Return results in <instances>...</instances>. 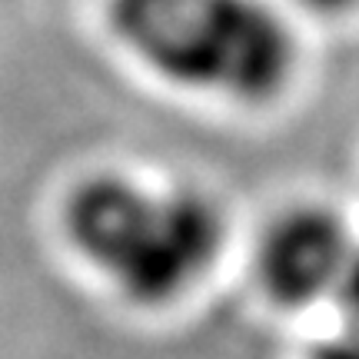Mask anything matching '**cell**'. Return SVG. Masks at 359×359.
<instances>
[{"label": "cell", "mask_w": 359, "mask_h": 359, "mask_svg": "<svg viewBox=\"0 0 359 359\" xmlns=\"http://www.w3.org/2000/svg\"><path fill=\"white\" fill-rule=\"evenodd\" d=\"M336 296L343 299L346 313L353 316V326H359V250L349 259V269H346V276H343V283H339V293Z\"/></svg>", "instance_id": "obj_5"}, {"label": "cell", "mask_w": 359, "mask_h": 359, "mask_svg": "<svg viewBox=\"0 0 359 359\" xmlns=\"http://www.w3.org/2000/svg\"><path fill=\"white\" fill-rule=\"evenodd\" d=\"M299 7H306L309 13H323V17H339V13L353 11L359 0H296Z\"/></svg>", "instance_id": "obj_6"}, {"label": "cell", "mask_w": 359, "mask_h": 359, "mask_svg": "<svg viewBox=\"0 0 359 359\" xmlns=\"http://www.w3.org/2000/svg\"><path fill=\"white\" fill-rule=\"evenodd\" d=\"M116 34L180 87L266 100L290 80L293 37L263 0H110Z\"/></svg>", "instance_id": "obj_2"}, {"label": "cell", "mask_w": 359, "mask_h": 359, "mask_svg": "<svg viewBox=\"0 0 359 359\" xmlns=\"http://www.w3.org/2000/svg\"><path fill=\"white\" fill-rule=\"evenodd\" d=\"M313 359H359V326H349L346 333L326 339Z\"/></svg>", "instance_id": "obj_4"}, {"label": "cell", "mask_w": 359, "mask_h": 359, "mask_svg": "<svg viewBox=\"0 0 359 359\" xmlns=\"http://www.w3.org/2000/svg\"><path fill=\"white\" fill-rule=\"evenodd\" d=\"M64 230L80 257L133 303H167L213 266L223 213L196 190L93 177L70 193Z\"/></svg>", "instance_id": "obj_1"}, {"label": "cell", "mask_w": 359, "mask_h": 359, "mask_svg": "<svg viewBox=\"0 0 359 359\" xmlns=\"http://www.w3.org/2000/svg\"><path fill=\"white\" fill-rule=\"evenodd\" d=\"M356 246L336 213L320 206H303L280 217L257 253L263 290L276 303L306 306L313 299L339 293Z\"/></svg>", "instance_id": "obj_3"}]
</instances>
